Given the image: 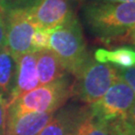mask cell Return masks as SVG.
I'll return each instance as SVG.
<instances>
[{
	"instance_id": "6da1fadb",
	"label": "cell",
	"mask_w": 135,
	"mask_h": 135,
	"mask_svg": "<svg viewBox=\"0 0 135 135\" xmlns=\"http://www.w3.org/2000/svg\"><path fill=\"white\" fill-rule=\"evenodd\" d=\"M87 27L105 43L120 42L135 26V2H90L84 7Z\"/></svg>"
},
{
	"instance_id": "7a4b0ae2",
	"label": "cell",
	"mask_w": 135,
	"mask_h": 135,
	"mask_svg": "<svg viewBox=\"0 0 135 135\" xmlns=\"http://www.w3.org/2000/svg\"><path fill=\"white\" fill-rule=\"evenodd\" d=\"M50 50L59 58L67 74L74 77L90 59L81 25L76 17L50 29Z\"/></svg>"
},
{
	"instance_id": "3957f363",
	"label": "cell",
	"mask_w": 135,
	"mask_h": 135,
	"mask_svg": "<svg viewBox=\"0 0 135 135\" xmlns=\"http://www.w3.org/2000/svg\"><path fill=\"white\" fill-rule=\"evenodd\" d=\"M73 81L68 74L45 85H39L18 97L6 112L21 114L28 112H56L72 97Z\"/></svg>"
},
{
	"instance_id": "277c9868",
	"label": "cell",
	"mask_w": 135,
	"mask_h": 135,
	"mask_svg": "<svg viewBox=\"0 0 135 135\" xmlns=\"http://www.w3.org/2000/svg\"><path fill=\"white\" fill-rule=\"evenodd\" d=\"M117 78L115 66L97 62L94 58H90L75 76L72 96L91 105L105 94Z\"/></svg>"
},
{
	"instance_id": "5b68a950",
	"label": "cell",
	"mask_w": 135,
	"mask_h": 135,
	"mask_svg": "<svg viewBox=\"0 0 135 135\" xmlns=\"http://www.w3.org/2000/svg\"><path fill=\"white\" fill-rule=\"evenodd\" d=\"M135 102V93L119 76L105 94L89 109L97 120L109 123L123 118Z\"/></svg>"
},
{
	"instance_id": "8992f818",
	"label": "cell",
	"mask_w": 135,
	"mask_h": 135,
	"mask_svg": "<svg viewBox=\"0 0 135 135\" xmlns=\"http://www.w3.org/2000/svg\"><path fill=\"white\" fill-rule=\"evenodd\" d=\"M35 28L26 8L17 7L6 12L5 46L14 60L31 52V41Z\"/></svg>"
},
{
	"instance_id": "52a82bcc",
	"label": "cell",
	"mask_w": 135,
	"mask_h": 135,
	"mask_svg": "<svg viewBox=\"0 0 135 135\" xmlns=\"http://www.w3.org/2000/svg\"><path fill=\"white\" fill-rule=\"evenodd\" d=\"M26 9L37 28L53 29L75 17L68 0H36Z\"/></svg>"
},
{
	"instance_id": "ba28073f",
	"label": "cell",
	"mask_w": 135,
	"mask_h": 135,
	"mask_svg": "<svg viewBox=\"0 0 135 135\" xmlns=\"http://www.w3.org/2000/svg\"><path fill=\"white\" fill-rule=\"evenodd\" d=\"M90 112L87 106H63L54 113L52 119L38 135H68L76 130Z\"/></svg>"
},
{
	"instance_id": "9c48e42d",
	"label": "cell",
	"mask_w": 135,
	"mask_h": 135,
	"mask_svg": "<svg viewBox=\"0 0 135 135\" xmlns=\"http://www.w3.org/2000/svg\"><path fill=\"white\" fill-rule=\"evenodd\" d=\"M15 63H16V71H15L14 88L10 97L8 107L18 97L40 85L37 69H36V52L31 51L21 55L20 57L15 59Z\"/></svg>"
},
{
	"instance_id": "30bf717a",
	"label": "cell",
	"mask_w": 135,
	"mask_h": 135,
	"mask_svg": "<svg viewBox=\"0 0 135 135\" xmlns=\"http://www.w3.org/2000/svg\"><path fill=\"white\" fill-rule=\"evenodd\" d=\"M55 112H28L12 114L6 112V135H38L52 119Z\"/></svg>"
},
{
	"instance_id": "8fae6325",
	"label": "cell",
	"mask_w": 135,
	"mask_h": 135,
	"mask_svg": "<svg viewBox=\"0 0 135 135\" xmlns=\"http://www.w3.org/2000/svg\"><path fill=\"white\" fill-rule=\"evenodd\" d=\"M36 69L40 85L49 84L67 73L52 50H43L36 52Z\"/></svg>"
},
{
	"instance_id": "7c38bea8",
	"label": "cell",
	"mask_w": 135,
	"mask_h": 135,
	"mask_svg": "<svg viewBox=\"0 0 135 135\" xmlns=\"http://www.w3.org/2000/svg\"><path fill=\"white\" fill-rule=\"evenodd\" d=\"M16 63L6 46L0 48V101L6 107L14 88Z\"/></svg>"
},
{
	"instance_id": "4fadbf2b",
	"label": "cell",
	"mask_w": 135,
	"mask_h": 135,
	"mask_svg": "<svg viewBox=\"0 0 135 135\" xmlns=\"http://www.w3.org/2000/svg\"><path fill=\"white\" fill-rule=\"evenodd\" d=\"M97 62L107 63L116 67L128 68L135 65V52L129 46H123L114 50L99 48L94 53Z\"/></svg>"
},
{
	"instance_id": "5bb4252c",
	"label": "cell",
	"mask_w": 135,
	"mask_h": 135,
	"mask_svg": "<svg viewBox=\"0 0 135 135\" xmlns=\"http://www.w3.org/2000/svg\"><path fill=\"white\" fill-rule=\"evenodd\" d=\"M75 133L76 135H113L108 123L97 120L91 112L80 122Z\"/></svg>"
},
{
	"instance_id": "9a60e30c",
	"label": "cell",
	"mask_w": 135,
	"mask_h": 135,
	"mask_svg": "<svg viewBox=\"0 0 135 135\" xmlns=\"http://www.w3.org/2000/svg\"><path fill=\"white\" fill-rule=\"evenodd\" d=\"M50 49V29L35 28L31 41V51L39 52Z\"/></svg>"
},
{
	"instance_id": "2e32d148",
	"label": "cell",
	"mask_w": 135,
	"mask_h": 135,
	"mask_svg": "<svg viewBox=\"0 0 135 135\" xmlns=\"http://www.w3.org/2000/svg\"><path fill=\"white\" fill-rule=\"evenodd\" d=\"M116 69H117L118 76L125 82L135 93V65L128 68L116 67Z\"/></svg>"
},
{
	"instance_id": "e0dca14e",
	"label": "cell",
	"mask_w": 135,
	"mask_h": 135,
	"mask_svg": "<svg viewBox=\"0 0 135 135\" xmlns=\"http://www.w3.org/2000/svg\"><path fill=\"white\" fill-rule=\"evenodd\" d=\"M127 135H135V102L123 118H120Z\"/></svg>"
},
{
	"instance_id": "ac0fdd59",
	"label": "cell",
	"mask_w": 135,
	"mask_h": 135,
	"mask_svg": "<svg viewBox=\"0 0 135 135\" xmlns=\"http://www.w3.org/2000/svg\"><path fill=\"white\" fill-rule=\"evenodd\" d=\"M6 35V12L4 8L0 5V48L5 45Z\"/></svg>"
},
{
	"instance_id": "d6986e66",
	"label": "cell",
	"mask_w": 135,
	"mask_h": 135,
	"mask_svg": "<svg viewBox=\"0 0 135 135\" xmlns=\"http://www.w3.org/2000/svg\"><path fill=\"white\" fill-rule=\"evenodd\" d=\"M0 135H6V107L0 101Z\"/></svg>"
},
{
	"instance_id": "ffe728a7",
	"label": "cell",
	"mask_w": 135,
	"mask_h": 135,
	"mask_svg": "<svg viewBox=\"0 0 135 135\" xmlns=\"http://www.w3.org/2000/svg\"><path fill=\"white\" fill-rule=\"evenodd\" d=\"M120 42H127V43H131L135 45V26L132 28L130 32L126 35L125 37L122 38Z\"/></svg>"
},
{
	"instance_id": "44dd1931",
	"label": "cell",
	"mask_w": 135,
	"mask_h": 135,
	"mask_svg": "<svg viewBox=\"0 0 135 135\" xmlns=\"http://www.w3.org/2000/svg\"><path fill=\"white\" fill-rule=\"evenodd\" d=\"M92 2H101V3H122V2H135V0H92Z\"/></svg>"
},
{
	"instance_id": "7402d4cb",
	"label": "cell",
	"mask_w": 135,
	"mask_h": 135,
	"mask_svg": "<svg viewBox=\"0 0 135 135\" xmlns=\"http://www.w3.org/2000/svg\"><path fill=\"white\" fill-rule=\"evenodd\" d=\"M68 135H76V133H75V131H74V132H72V133H69Z\"/></svg>"
},
{
	"instance_id": "603a6c76",
	"label": "cell",
	"mask_w": 135,
	"mask_h": 135,
	"mask_svg": "<svg viewBox=\"0 0 135 135\" xmlns=\"http://www.w3.org/2000/svg\"><path fill=\"white\" fill-rule=\"evenodd\" d=\"M131 48H132V50H133V51L135 52V47H131Z\"/></svg>"
}]
</instances>
